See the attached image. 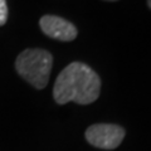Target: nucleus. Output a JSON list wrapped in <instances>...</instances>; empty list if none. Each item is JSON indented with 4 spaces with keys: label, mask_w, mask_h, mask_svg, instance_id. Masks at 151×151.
<instances>
[{
    "label": "nucleus",
    "mask_w": 151,
    "mask_h": 151,
    "mask_svg": "<svg viewBox=\"0 0 151 151\" xmlns=\"http://www.w3.org/2000/svg\"><path fill=\"white\" fill-rule=\"evenodd\" d=\"M101 79L87 64L73 62L68 64L55 79L54 101L64 105L73 101L78 105H89L100 96Z\"/></svg>",
    "instance_id": "nucleus-1"
},
{
    "label": "nucleus",
    "mask_w": 151,
    "mask_h": 151,
    "mask_svg": "<svg viewBox=\"0 0 151 151\" xmlns=\"http://www.w3.org/2000/svg\"><path fill=\"white\" fill-rule=\"evenodd\" d=\"M52 65V54L39 48L23 50L15 60V69L19 76L37 89H43L48 84Z\"/></svg>",
    "instance_id": "nucleus-2"
},
{
    "label": "nucleus",
    "mask_w": 151,
    "mask_h": 151,
    "mask_svg": "<svg viewBox=\"0 0 151 151\" xmlns=\"http://www.w3.org/2000/svg\"><path fill=\"white\" fill-rule=\"evenodd\" d=\"M125 137V130L119 125L96 124L86 131V140L94 147L113 150L119 147Z\"/></svg>",
    "instance_id": "nucleus-3"
},
{
    "label": "nucleus",
    "mask_w": 151,
    "mask_h": 151,
    "mask_svg": "<svg viewBox=\"0 0 151 151\" xmlns=\"http://www.w3.org/2000/svg\"><path fill=\"white\" fill-rule=\"evenodd\" d=\"M40 29L45 35L62 42H70L77 37V28L72 23L55 15H44L39 22Z\"/></svg>",
    "instance_id": "nucleus-4"
},
{
    "label": "nucleus",
    "mask_w": 151,
    "mask_h": 151,
    "mask_svg": "<svg viewBox=\"0 0 151 151\" xmlns=\"http://www.w3.org/2000/svg\"><path fill=\"white\" fill-rule=\"evenodd\" d=\"M8 19V6L5 0H0V27L6 23Z\"/></svg>",
    "instance_id": "nucleus-5"
},
{
    "label": "nucleus",
    "mask_w": 151,
    "mask_h": 151,
    "mask_svg": "<svg viewBox=\"0 0 151 151\" xmlns=\"http://www.w3.org/2000/svg\"><path fill=\"white\" fill-rule=\"evenodd\" d=\"M147 4H149V6H150V9H151V0H147Z\"/></svg>",
    "instance_id": "nucleus-6"
},
{
    "label": "nucleus",
    "mask_w": 151,
    "mask_h": 151,
    "mask_svg": "<svg viewBox=\"0 0 151 151\" xmlns=\"http://www.w3.org/2000/svg\"><path fill=\"white\" fill-rule=\"evenodd\" d=\"M107 1H116V0H107Z\"/></svg>",
    "instance_id": "nucleus-7"
}]
</instances>
